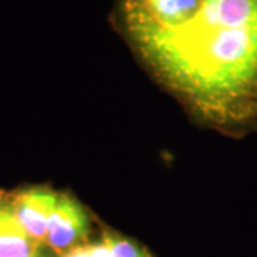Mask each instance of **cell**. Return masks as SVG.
Returning <instances> with one entry per match:
<instances>
[{"label":"cell","mask_w":257,"mask_h":257,"mask_svg":"<svg viewBox=\"0 0 257 257\" xmlns=\"http://www.w3.org/2000/svg\"><path fill=\"white\" fill-rule=\"evenodd\" d=\"M33 257H49L46 254V253H45V251H43V250H42V251H40V253H37L36 256H33Z\"/></svg>","instance_id":"ba28073f"},{"label":"cell","mask_w":257,"mask_h":257,"mask_svg":"<svg viewBox=\"0 0 257 257\" xmlns=\"http://www.w3.org/2000/svg\"><path fill=\"white\" fill-rule=\"evenodd\" d=\"M256 117H257V110H256Z\"/></svg>","instance_id":"9c48e42d"},{"label":"cell","mask_w":257,"mask_h":257,"mask_svg":"<svg viewBox=\"0 0 257 257\" xmlns=\"http://www.w3.org/2000/svg\"><path fill=\"white\" fill-rule=\"evenodd\" d=\"M60 257H99V241L87 243V244H77L62 253Z\"/></svg>","instance_id":"52a82bcc"},{"label":"cell","mask_w":257,"mask_h":257,"mask_svg":"<svg viewBox=\"0 0 257 257\" xmlns=\"http://www.w3.org/2000/svg\"><path fill=\"white\" fill-rule=\"evenodd\" d=\"M159 77L220 123L257 110V0H204L180 28L133 40Z\"/></svg>","instance_id":"6da1fadb"},{"label":"cell","mask_w":257,"mask_h":257,"mask_svg":"<svg viewBox=\"0 0 257 257\" xmlns=\"http://www.w3.org/2000/svg\"><path fill=\"white\" fill-rule=\"evenodd\" d=\"M89 233V216L70 194L59 193L47 221L45 244L57 253L77 246Z\"/></svg>","instance_id":"3957f363"},{"label":"cell","mask_w":257,"mask_h":257,"mask_svg":"<svg viewBox=\"0 0 257 257\" xmlns=\"http://www.w3.org/2000/svg\"><path fill=\"white\" fill-rule=\"evenodd\" d=\"M42 243L32 239L15 214L10 193L0 192V257H33Z\"/></svg>","instance_id":"5b68a950"},{"label":"cell","mask_w":257,"mask_h":257,"mask_svg":"<svg viewBox=\"0 0 257 257\" xmlns=\"http://www.w3.org/2000/svg\"><path fill=\"white\" fill-rule=\"evenodd\" d=\"M59 193L47 187L35 186L16 193H10L15 214L22 227L39 243L45 244L47 221L55 207Z\"/></svg>","instance_id":"277c9868"},{"label":"cell","mask_w":257,"mask_h":257,"mask_svg":"<svg viewBox=\"0 0 257 257\" xmlns=\"http://www.w3.org/2000/svg\"><path fill=\"white\" fill-rule=\"evenodd\" d=\"M100 257H150L138 243L116 234H104L101 239Z\"/></svg>","instance_id":"8992f818"},{"label":"cell","mask_w":257,"mask_h":257,"mask_svg":"<svg viewBox=\"0 0 257 257\" xmlns=\"http://www.w3.org/2000/svg\"><path fill=\"white\" fill-rule=\"evenodd\" d=\"M204 0H126L124 23L132 40L183 26Z\"/></svg>","instance_id":"7a4b0ae2"}]
</instances>
